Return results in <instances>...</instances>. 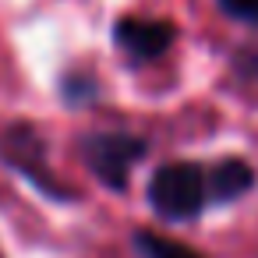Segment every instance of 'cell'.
<instances>
[{"mask_svg": "<svg viewBox=\"0 0 258 258\" xmlns=\"http://www.w3.org/2000/svg\"><path fill=\"white\" fill-rule=\"evenodd\" d=\"M209 202V166L202 163H163L149 180V205L170 223L202 216Z\"/></svg>", "mask_w": 258, "mask_h": 258, "instance_id": "obj_1", "label": "cell"}, {"mask_svg": "<svg viewBox=\"0 0 258 258\" xmlns=\"http://www.w3.org/2000/svg\"><path fill=\"white\" fill-rule=\"evenodd\" d=\"M149 152V142L127 131H99L82 138V159L92 170V177L110 191H127L135 163H142Z\"/></svg>", "mask_w": 258, "mask_h": 258, "instance_id": "obj_2", "label": "cell"}, {"mask_svg": "<svg viewBox=\"0 0 258 258\" xmlns=\"http://www.w3.org/2000/svg\"><path fill=\"white\" fill-rule=\"evenodd\" d=\"M0 156H4L22 177H29L43 195H50V198H75V191H68L50 173V166H46V145H43V138H39L36 127L11 124L4 131V138H0Z\"/></svg>", "mask_w": 258, "mask_h": 258, "instance_id": "obj_3", "label": "cell"}, {"mask_svg": "<svg viewBox=\"0 0 258 258\" xmlns=\"http://www.w3.org/2000/svg\"><path fill=\"white\" fill-rule=\"evenodd\" d=\"M173 43H177V25L173 22L138 18V15H127V18H117L113 22V46L127 60H135V64L163 57Z\"/></svg>", "mask_w": 258, "mask_h": 258, "instance_id": "obj_4", "label": "cell"}, {"mask_svg": "<svg viewBox=\"0 0 258 258\" xmlns=\"http://www.w3.org/2000/svg\"><path fill=\"white\" fill-rule=\"evenodd\" d=\"M254 187V170L244 159H219L209 166V198L212 202H237Z\"/></svg>", "mask_w": 258, "mask_h": 258, "instance_id": "obj_5", "label": "cell"}, {"mask_svg": "<svg viewBox=\"0 0 258 258\" xmlns=\"http://www.w3.org/2000/svg\"><path fill=\"white\" fill-rule=\"evenodd\" d=\"M131 244H135V254L138 258H202L195 247H187V244H180L173 237L152 233V230H135Z\"/></svg>", "mask_w": 258, "mask_h": 258, "instance_id": "obj_6", "label": "cell"}, {"mask_svg": "<svg viewBox=\"0 0 258 258\" xmlns=\"http://www.w3.org/2000/svg\"><path fill=\"white\" fill-rule=\"evenodd\" d=\"M60 92H64L68 103H89V99L96 96L92 78H85V75H68V78L60 82Z\"/></svg>", "mask_w": 258, "mask_h": 258, "instance_id": "obj_7", "label": "cell"}, {"mask_svg": "<svg viewBox=\"0 0 258 258\" xmlns=\"http://www.w3.org/2000/svg\"><path fill=\"white\" fill-rule=\"evenodd\" d=\"M219 8H223L230 18H237V22L258 25V0H219Z\"/></svg>", "mask_w": 258, "mask_h": 258, "instance_id": "obj_8", "label": "cell"}]
</instances>
